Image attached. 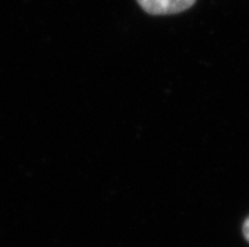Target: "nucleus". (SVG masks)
<instances>
[{"label": "nucleus", "mask_w": 249, "mask_h": 247, "mask_svg": "<svg viewBox=\"0 0 249 247\" xmlns=\"http://www.w3.org/2000/svg\"><path fill=\"white\" fill-rule=\"evenodd\" d=\"M144 12L152 16H168L189 9L196 0H137Z\"/></svg>", "instance_id": "f257e3e1"}, {"label": "nucleus", "mask_w": 249, "mask_h": 247, "mask_svg": "<svg viewBox=\"0 0 249 247\" xmlns=\"http://www.w3.org/2000/svg\"><path fill=\"white\" fill-rule=\"evenodd\" d=\"M243 235L247 241L249 242V217L246 219V222L243 225Z\"/></svg>", "instance_id": "f03ea898"}]
</instances>
